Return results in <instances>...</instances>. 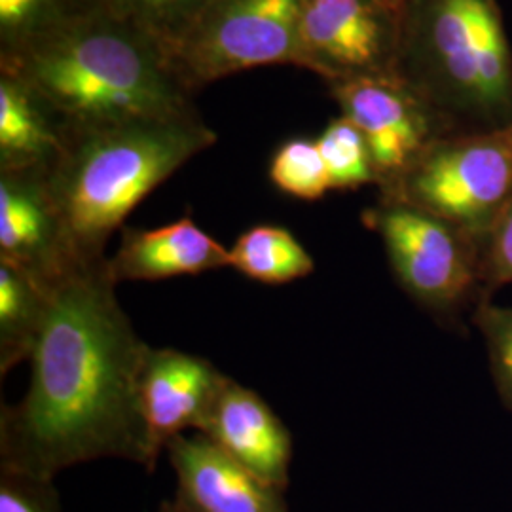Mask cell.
Instances as JSON below:
<instances>
[{"mask_svg": "<svg viewBox=\"0 0 512 512\" xmlns=\"http://www.w3.org/2000/svg\"><path fill=\"white\" fill-rule=\"evenodd\" d=\"M107 260L80 264L50 289L31 384L2 404L0 469L54 480L95 459L154 469L139 378L150 346L122 310Z\"/></svg>", "mask_w": 512, "mask_h": 512, "instance_id": "cell-1", "label": "cell"}, {"mask_svg": "<svg viewBox=\"0 0 512 512\" xmlns=\"http://www.w3.org/2000/svg\"><path fill=\"white\" fill-rule=\"evenodd\" d=\"M0 73L35 93L61 128L198 112L162 44L95 4L18 52L0 55Z\"/></svg>", "mask_w": 512, "mask_h": 512, "instance_id": "cell-2", "label": "cell"}, {"mask_svg": "<svg viewBox=\"0 0 512 512\" xmlns=\"http://www.w3.org/2000/svg\"><path fill=\"white\" fill-rule=\"evenodd\" d=\"M217 141L198 112L63 128L46 186L74 262L107 260V243L131 211Z\"/></svg>", "mask_w": 512, "mask_h": 512, "instance_id": "cell-3", "label": "cell"}, {"mask_svg": "<svg viewBox=\"0 0 512 512\" xmlns=\"http://www.w3.org/2000/svg\"><path fill=\"white\" fill-rule=\"evenodd\" d=\"M397 76L450 135L512 122V48L497 0H404Z\"/></svg>", "mask_w": 512, "mask_h": 512, "instance_id": "cell-4", "label": "cell"}, {"mask_svg": "<svg viewBox=\"0 0 512 512\" xmlns=\"http://www.w3.org/2000/svg\"><path fill=\"white\" fill-rule=\"evenodd\" d=\"M380 198L418 207L482 239L512 198V122L440 137Z\"/></svg>", "mask_w": 512, "mask_h": 512, "instance_id": "cell-5", "label": "cell"}, {"mask_svg": "<svg viewBox=\"0 0 512 512\" xmlns=\"http://www.w3.org/2000/svg\"><path fill=\"white\" fill-rule=\"evenodd\" d=\"M306 0H209L167 48L184 90L266 65L298 63V29Z\"/></svg>", "mask_w": 512, "mask_h": 512, "instance_id": "cell-6", "label": "cell"}, {"mask_svg": "<svg viewBox=\"0 0 512 512\" xmlns=\"http://www.w3.org/2000/svg\"><path fill=\"white\" fill-rule=\"evenodd\" d=\"M363 222L376 232L404 293L435 315L480 296V239L408 203L378 198Z\"/></svg>", "mask_w": 512, "mask_h": 512, "instance_id": "cell-7", "label": "cell"}, {"mask_svg": "<svg viewBox=\"0 0 512 512\" xmlns=\"http://www.w3.org/2000/svg\"><path fill=\"white\" fill-rule=\"evenodd\" d=\"M401 14L384 0H306L296 67L329 86L397 76Z\"/></svg>", "mask_w": 512, "mask_h": 512, "instance_id": "cell-8", "label": "cell"}, {"mask_svg": "<svg viewBox=\"0 0 512 512\" xmlns=\"http://www.w3.org/2000/svg\"><path fill=\"white\" fill-rule=\"evenodd\" d=\"M342 116L363 131L380 194L397 183L440 137L439 114L399 76L361 78L329 86Z\"/></svg>", "mask_w": 512, "mask_h": 512, "instance_id": "cell-9", "label": "cell"}, {"mask_svg": "<svg viewBox=\"0 0 512 512\" xmlns=\"http://www.w3.org/2000/svg\"><path fill=\"white\" fill-rule=\"evenodd\" d=\"M0 260L52 289L73 268L46 171H0Z\"/></svg>", "mask_w": 512, "mask_h": 512, "instance_id": "cell-10", "label": "cell"}, {"mask_svg": "<svg viewBox=\"0 0 512 512\" xmlns=\"http://www.w3.org/2000/svg\"><path fill=\"white\" fill-rule=\"evenodd\" d=\"M226 374L207 359L179 349L148 348L139 399L148 437L158 452L188 429L202 431Z\"/></svg>", "mask_w": 512, "mask_h": 512, "instance_id": "cell-11", "label": "cell"}, {"mask_svg": "<svg viewBox=\"0 0 512 512\" xmlns=\"http://www.w3.org/2000/svg\"><path fill=\"white\" fill-rule=\"evenodd\" d=\"M200 433L266 484L289 486L291 433L253 389L226 376Z\"/></svg>", "mask_w": 512, "mask_h": 512, "instance_id": "cell-12", "label": "cell"}, {"mask_svg": "<svg viewBox=\"0 0 512 512\" xmlns=\"http://www.w3.org/2000/svg\"><path fill=\"white\" fill-rule=\"evenodd\" d=\"M177 475V497L194 512H289L283 492L224 454L202 433L165 446Z\"/></svg>", "mask_w": 512, "mask_h": 512, "instance_id": "cell-13", "label": "cell"}, {"mask_svg": "<svg viewBox=\"0 0 512 512\" xmlns=\"http://www.w3.org/2000/svg\"><path fill=\"white\" fill-rule=\"evenodd\" d=\"M114 283L162 281L230 266V249L211 238L190 215L160 228H122L116 253L107 262Z\"/></svg>", "mask_w": 512, "mask_h": 512, "instance_id": "cell-14", "label": "cell"}, {"mask_svg": "<svg viewBox=\"0 0 512 512\" xmlns=\"http://www.w3.org/2000/svg\"><path fill=\"white\" fill-rule=\"evenodd\" d=\"M63 145V128L19 80L0 73V171H48Z\"/></svg>", "mask_w": 512, "mask_h": 512, "instance_id": "cell-15", "label": "cell"}, {"mask_svg": "<svg viewBox=\"0 0 512 512\" xmlns=\"http://www.w3.org/2000/svg\"><path fill=\"white\" fill-rule=\"evenodd\" d=\"M50 304V289L0 260V374L31 359Z\"/></svg>", "mask_w": 512, "mask_h": 512, "instance_id": "cell-16", "label": "cell"}, {"mask_svg": "<svg viewBox=\"0 0 512 512\" xmlns=\"http://www.w3.org/2000/svg\"><path fill=\"white\" fill-rule=\"evenodd\" d=\"M230 268L266 285H285L313 274V256L285 226L256 224L230 247Z\"/></svg>", "mask_w": 512, "mask_h": 512, "instance_id": "cell-17", "label": "cell"}, {"mask_svg": "<svg viewBox=\"0 0 512 512\" xmlns=\"http://www.w3.org/2000/svg\"><path fill=\"white\" fill-rule=\"evenodd\" d=\"M92 6L93 0H0V55L18 52Z\"/></svg>", "mask_w": 512, "mask_h": 512, "instance_id": "cell-18", "label": "cell"}, {"mask_svg": "<svg viewBox=\"0 0 512 512\" xmlns=\"http://www.w3.org/2000/svg\"><path fill=\"white\" fill-rule=\"evenodd\" d=\"M315 141L329 169L332 190H357L376 184L366 137L349 118H334Z\"/></svg>", "mask_w": 512, "mask_h": 512, "instance_id": "cell-19", "label": "cell"}, {"mask_svg": "<svg viewBox=\"0 0 512 512\" xmlns=\"http://www.w3.org/2000/svg\"><path fill=\"white\" fill-rule=\"evenodd\" d=\"M268 175L277 190L304 202H317L332 190L329 169L315 139L285 141L275 150Z\"/></svg>", "mask_w": 512, "mask_h": 512, "instance_id": "cell-20", "label": "cell"}, {"mask_svg": "<svg viewBox=\"0 0 512 512\" xmlns=\"http://www.w3.org/2000/svg\"><path fill=\"white\" fill-rule=\"evenodd\" d=\"M207 2L209 0H93L95 6L158 40L164 52Z\"/></svg>", "mask_w": 512, "mask_h": 512, "instance_id": "cell-21", "label": "cell"}, {"mask_svg": "<svg viewBox=\"0 0 512 512\" xmlns=\"http://www.w3.org/2000/svg\"><path fill=\"white\" fill-rule=\"evenodd\" d=\"M473 321L486 342L495 389L512 410V306H497L492 298H482L476 302Z\"/></svg>", "mask_w": 512, "mask_h": 512, "instance_id": "cell-22", "label": "cell"}, {"mask_svg": "<svg viewBox=\"0 0 512 512\" xmlns=\"http://www.w3.org/2000/svg\"><path fill=\"white\" fill-rule=\"evenodd\" d=\"M512 283V198L480 239V296L492 298ZM476 300V302H478Z\"/></svg>", "mask_w": 512, "mask_h": 512, "instance_id": "cell-23", "label": "cell"}, {"mask_svg": "<svg viewBox=\"0 0 512 512\" xmlns=\"http://www.w3.org/2000/svg\"><path fill=\"white\" fill-rule=\"evenodd\" d=\"M0 512H61L54 480L0 469Z\"/></svg>", "mask_w": 512, "mask_h": 512, "instance_id": "cell-24", "label": "cell"}, {"mask_svg": "<svg viewBox=\"0 0 512 512\" xmlns=\"http://www.w3.org/2000/svg\"><path fill=\"white\" fill-rule=\"evenodd\" d=\"M160 512H194L190 507H186L183 501L175 495V499H167L160 505Z\"/></svg>", "mask_w": 512, "mask_h": 512, "instance_id": "cell-25", "label": "cell"}, {"mask_svg": "<svg viewBox=\"0 0 512 512\" xmlns=\"http://www.w3.org/2000/svg\"><path fill=\"white\" fill-rule=\"evenodd\" d=\"M389 6H393L399 14H403L404 0H384Z\"/></svg>", "mask_w": 512, "mask_h": 512, "instance_id": "cell-26", "label": "cell"}]
</instances>
